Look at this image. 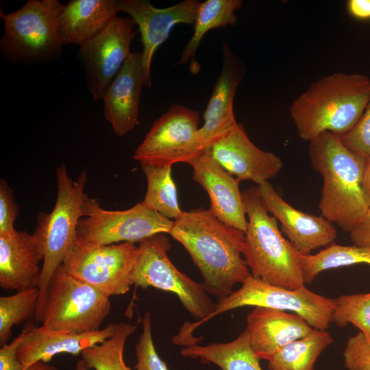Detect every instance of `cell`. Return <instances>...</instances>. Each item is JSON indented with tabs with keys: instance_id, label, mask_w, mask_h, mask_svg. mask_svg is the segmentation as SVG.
Masks as SVG:
<instances>
[{
	"instance_id": "35",
	"label": "cell",
	"mask_w": 370,
	"mask_h": 370,
	"mask_svg": "<svg viewBox=\"0 0 370 370\" xmlns=\"http://www.w3.org/2000/svg\"><path fill=\"white\" fill-rule=\"evenodd\" d=\"M29 326V322L14 340L1 347L0 370H60L53 365L42 362H36L29 367H25L19 362L16 356L17 349Z\"/></svg>"
},
{
	"instance_id": "10",
	"label": "cell",
	"mask_w": 370,
	"mask_h": 370,
	"mask_svg": "<svg viewBox=\"0 0 370 370\" xmlns=\"http://www.w3.org/2000/svg\"><path fill=\"white\" fill-rule=\"evenodd\" d=\"M83 214L78 223L77 238L96 245L140 242L157 234H169L173 223L143 202L127 210H108L87 195Z\"/></svg>"
},
{
	"instance_id": "27",
	"label": "cell",
	"mask_w": 370,
	"mask_h": 370,
	"mask_svg": "<svg viewBox=\"0 0 370 370\" xmlns=\"http://www.w3.org/2000/svg\"><path fill=\"white\" fill-rule=\"evenodd\" d=\"M147 179V191L143 201L146 206L171 220L182 214L177 188L171 175V166L141 163Z\"/></svg>"
},
{
	"instance_id": "34",
	"label": "cell",
	"mask_w": 370,
	"mask_h": 370,
	"mask_svg": "<svg viewBox=\"0 0 370 370\" xmlns=\"http://www.w3.org/2000/svg\"><path fill=\"white\" fill-rule=\"evenodd\" d=\"M343 355L347 370H370V341L360 332L349 338Z\"/></svg>"
},
{
	"instance_id": "31",
	"label": "cell",
	"mask_w": 370,
	"mask_h": 370,
	"mask_svg": "<svg viewBox=\"0 0 370 370\" xmlns=\"http://www.w3.org/2000/svg\"><path fill=\"white\" fill-rule=\"evenodd\" d=\"M332 319L340 327L352 323L370 341V293L338 297L335 299Z\"/></svg>"
},
{
	"instance_id": "4",
	"label": "cell",
	"mask_w": 370,
	"mask_h": 370,
	"mask_svg": "<svg viewBox=\"0 0 370 370\" xmlns=\"http://www.w3.org/2000/svg\"><path fill=\"white\" fill-rule=\"evenodd\" d=\"M242 196L248 217L243 255L251 274L288 289L305 285L301 254L282 236L277 219L264 207L257 187L245 189Z\"/></svg>"
},
{
	"instance_id": "3",
	"label": "cell",
	"mask_w": 370,
	"mask_h": 370,
	"mask_svg": "<svg viewBox=\"0 0 370 370\" xmlns=\"http://www.w3.org/2000/svg\"><path fill=\"white\" fill-rule=\"evenodd\" d=\"M309 142L311 164L323 181L319 203L321 216L349 232L370 208L362 189L367 159L351 151L331 132Z\"/></svg>"
},
{
	"instance_id": "11",
	"label": "cell",
	"mask_w": 370,
	"mask_h": 370,
	"mask_svg": "<svg viewBox=\"0 0 370 370\" xmlns=\"http://www.w3.org/2000/svg\"><path fill=\"white\" fill-rule=\"evenodd\" d=\"M137 249L134 243L96 245L76 237L62 264L71 274L108 296L121 295L133 285L132 273Z\"/></svg>"
},
{
	"instance_id": "39",
	"label": "cell",
	"mask_w": 370,
	"mask_h": 370,
	"mask_svg": "<svg viewBox=\"0 0 370 370\" xmlns=\"http://www.w3.org/2000/svg\"><path fill=\"white\" fill-rule=\"evenodd\" d=\"M362 189L370 206V156L366 160L364 169Z\"/></svg>"
},
{
	"instance_id": "18",
	"label": "cell",
	"mask_w": 370,
	"mask_h": 370,
	"mask_svg": "<svg viewBox=\"0 0 370 370\" xmlns=\"http://www.w3.org/2000/svg\"><path fill=\"white\" fill-rule=\"evenodd\" d=\"M145 87L142 53L132 52L105 90L103 114L119 137L132 131L139 123L140 95Z\"/></svg>"
},
{
	"instance_id": "40",
	"label": "cell",
	"mask_w": 370,
	"mask_h": 370,
	"mask_svg": "<svg viewBox=\"0 0 370 370\" xmlns=\"http://www.w3.org/2000/svg\"><path fill=\"white\" fill-rule=\"evenodd\" d=\"M74 370H88V367L86 366L83 360L81 359L77 361L76 363Z\"/></svg>"
},
{
	"instance_id": "23",
	"label": "cell",
	"mask_w": 370,
	"mask_h": 370,
	"mask_svg": "<svg viewBox=\"0 0 370 370\" xmlns=\"http://www.w3.org/2000/svg\"><path fill=\"white\" fill-rule=\"evenodd\" d=\"M119 12L117 0H70L58 16L64 45L82 46L107 27Z\"/></svg>"
},
{
	"instance_id": "16",
	"label": "cell",
	"mask_w": 370,
	"mask_h": 370,
	"mask_svg": "<svg viewBox=\"0 0 370 370\" xmlns=\"http://www.w3.org/2000/svg\"><path fill=\"white\" fill-rule=\"evenodd\" d=\"M189 164L193 170V180L208 194L211 213L226 225L245 232L247 220L241 181L214 160L208 148Z\"/></svg>"
},
{
	"instance_id": "22",
	"label": "cell",
	"mask_w": 370,
	"mask_h": 370,
	"mask_svg": "<svg viewBox=\"0 0 370 370\" xmlns=\"http://www.w3.org/2000/svg\"><path fill=\"white\" fill-rule=\"evenodd\" d=\"M44 254L32 234L17 231L0 235V286L16 291L39 286Z\"/></svg>"
},
{
	"instance_id": "20",
	"label": "cell",
	"mask_w": 370,
	"mask_h": 370,
	"mask_svg": "<svg viewBox=\"0 0 370 370\" xmlns=\"http://www.w3.org/2000/svg\"><path fill=\"white\" fill-rule=\"evenodd\" d=\"M116 327V323H112L97 331L75 334L51 330L42 325L34 326L29 322L16 356L23 366L29 367L39 362L48 363L60 354L81 355L84 349L111 337Z\"/></svg>"
},
{
	"instance_id": "38",
	"label": "cell",
	"mask_w": 370,
	"mask_h": 370,
	"mask_svg": "<svg viewBox=\"0 0 370 370\" xmlns=\"http://www.w3.org/2000/svg\"><path fill=\"white\" fill-rule=\"evenodd\" d=\"M347 8L350 15L355 18L370 19V0H349Z\"/></svg>"
},
{
	"instance_id": "14",
	"label": "cell",
	"mask_w": 370,
	"mask_h": 370,
	"mask_svg": "<svg viewBox=\"0 0 370 370\" xmlns=\"http://www.w3.org/2000/svg\"><path fill=\"white\" fill-rule=\"evenodd\" d=\"M201 3L184 0L171 7L158 8L147 0H117L119 11L127 13L138 27L145 87L150 88L152 84L151 65L155 52L175 25L195 23Z\"/></svg>"
},
{
	"instance_id": "37",
	"label": "cell",
	"mask_w": 370,
	"mask_h": 370,
	"mask_svg": "<svg viewBox=\"0 0 370 370\" xmlns=\"http://www.w3.org/2000/svg\"><path fill=\"white\" fill-rule=\"evenodd\" d=\"M349 233L355 245L370 247V208Z\"/></svg>"
},
{
	"instance_id": "21",
	"label": "cell",
	"mask_w": 370,
	"mask_h": 370,
	"mask_svg": "<svg viewBox=\"0 0 370 370\" xmlns=\"http://www.w3.org/2000/svg\"><path fill=\"white\" fill-rule=\"evenodd\" d=\"M247 323L253 352L260 360H267L314 329L296 314L263 307H254L247 315Z\"/></svg>"
},
{
	"instance_id": "13",
	"label": "cell",
	"mask_w": 370,
	"mask_h": 370,
	"mask_svg": "<svg viewBox=\"0 0 370 370\" xmlns=\"http://www.w3.org/2000/svg\"><path fill=\"white\" fill-rule=\"evenodd\" d=\"M131 17L117 16L95 38L79 47L78 57L85 82L94 101L103 95L126 61L133 38L138 32Z\"/></svg>"
},
{
	"instance_id": "25",
	"label": "cell",
	"mask_w": 370,
	"mask_h": 370,
	"mask_svg": "<svg viewBox=\"0 0 370 370\" xmlns=\"http://www.w3.org/2000/svg\"><path fill=\"white\" fill-rule=\"evenodd\" d=\"M241 0H207L201 2L194 23L192 37L184 47L178 64H184L191 60L193 71H199L197 62L194 60L197 49L204 35L210 29L235 25L237 16L235 11L242 5Z\"/></svg>"
},
{
	"instance_id": "7",
	"label": "cell",
	"mask_w": 370,
	"mask_h": 370,
	"mask_svg": "<svg viewBox=\"0 0 370 370\" xmlns=\"http://www.w3.org/2000/svg\"><path fill=\"white\" fill-rule=\"evenodd\" d=\"M56 175L57 197L53 209L49 213L42 211L38 213L33 233L40 243L44 254L38 306L43 299L50 278L62 264L66 252L76 238L78 223L84 217L86 171H83L73 181L62 163L56 169Z\"/></svg>"
},
{
	"instance_id": "28",
	"label": "cell",
	"mask_w": 370,
	"mask_h": 370,
	"mask_svg": "<svg viewBox=\"0 0 370 370\" xmlns=\"http://www.w3.org/2000/svg\"><path fill=\"white\" fill-rule=\"evenodd\" d=\"M365 263L370 265V247L330 244L314 255H300V266L304 284H310L321 271Z\"/></svg>"
},
{
	"instance_id": "19",
	"label": "cell",
	"mask_w": 370,
	"mask_h": 370,
	"mask_svg": "<svg viewBox=\"0 0 370 370\" xmlns=\"http://www.w3.org/2000/svg\"><path fill=\"white\" fill-rule=\"evenodd\" d=\"M222 53L221 71L204 112V124L199 130L205 149L237 124L234 99L236 88L244 77V69L239 58L225 42Z\"/></svg>"
},
{
	"instance_id": "17",
	"label": "cell",
	"mask_w": 370,
	"mask_h": 370,
	"mask_svg": "<svg viewBox=\"0 0 370 370\" xmlns=\"http://www.w3.org/2000/svg\"><path fill=\"white\" fill-rule=\"evenodd\" d=\"M267 211L281 223L282 232L303 255L331 244L336 237L333 223L322 216L304 212L288 204L269 182L257 186Z\"/></svg>"
},
{
	"instance_id": "15",
	"label": "cell",
	"mask_w": 370,
	"mask_h": 370,
	"mask_svg": "<svg viewBox=\"0 0 370 370\" xmlns=\"http://www.w3.org/2000/svg\"><path fill=\"white\" fill-rule=\"evenodd\" d=\"M208 149L214 160L240 181L259 185L278 175L283 166L279 156L256 147L238 123Z\"/></svg>"
},
{
	"instance_id": "24",
	"label": "cell",
	"mask_w": 370,
	"mask_h": 370,
	"mask_svg": "<svg viewBox=\"0 0 370 370\" xmlns=\"http://www.w3.org/2000/svg\"><path fill=\"white\" fill-rule=\"evenodd\" d=\"M180 352L183 357L212 363L221 370H262L260 359L251 348L246 330L230 342L207 345L195 344L182 348Z\"/></svg>"
},
{
	"instance_id": "5",
	"label": "cell",
	"mask_w": 370,
	"mask_h": 370,
	"mask_svg": "<svg viewBox=\"0 0 370 370\" xmlns=\"http://www.w3.org/2000/svg\"><path fill=\"white\" fill-rule=\"evenodd\" d=\"M63 5L58 0H29L13 12L0 10L4 25L0 50L4 58L25 65L58 59L64 45L58 25Z\"/></svg>"
},
{
	"instance_id": "29",
	"label": "cell",
	"mask_w": 370,
	"mask_h": 370,
	"mask_svg": "<svg viewBox=\"0 0 370 370\" xmlns=\"http://www.w3.org/2000/svg\"><path fill=\"white\" fill-rule=\"evenodd\" d=\"M136 326L129 323H116L114 334L103 343L84 349L82 360L94 370H131L124 360L127 339L136 331Z\"/></svg>"
},
{
	"instance_id": "9",
	"label": "cell",
	"mask_w": 370,
	"mask_h": 370,
	"mask_svg": "<svg viewBox=\"0 0 370 370\" xmlns=\"http://www.w3.org/2000/svg\"><path fill=\"white\" fill-rule=\"evenodd\" d=\"M132 280L143 289L149 286L175 293L183 306L199 321L214 309L203 284L180 272L168 256L171 244L164 234H157L139 242Z\"/></svg>"
},
{
	"instance_id": "1",
	"label": "cell",
	"mask_w": 370,
	"mask_h": 370,
	"mask_svg": "<svg viewBox=\"0 0 370 370\" xmlns=\"http://www.w3.org/2000/svg\"><path fill=\"white\" fill-rule=\"evenodd\" d=\"M169 234L190 254L208 293L223 298L251 275L243 255L245 232L221 222L208 209L184 211Z\"/></svg>"
},
{
	"instance_id": "33",
	"label": "cell",
	"mask_w": 370,
	"mask_h": 370,
	"mask_svg": "<svg viewBox=\"0 0 370 370\" xmlns=\"http://www.w3.org/2000/svg\"><path fill=\"white\" fill-rule=\"evenodd\" d=\"M339 137L344 145L355 154L365 159L370 156V99L354 127Z\"/></svg>"
},
{
	"instance_id": "6",
	"label": "cell",
	"mask_w": 370,
	"mask_h": 370,
	"mask_svg": "<svg viewBox=\"0 0 370 370\" xmlns=\"http://www.w3.org/2000/svg\"><path fill=\"white\" fill-rule=\"evenodd\" d=\"M109 297L60 264L50 278L34 317L53 330L75 334L97 331L110 312Z\"/></svg>"
},
{
	"instance_id": "36",
	"label": "cell",
	"mask_w": 370,
	"mask_h": 370,
	"mask_svg": "<svg viewBox=\"0 0 370 370\" xmlns=\"http://www.w3.org/2000/svg\"><path fill=\"white\" fill-rule=\"evenodd\" d=\"M19 208L14 192L8 182L0 180V235L12 234L16 231L14 222L18 217Z\"/></svg>"
},
{
	"instance_id": "8",
	"label": "cell",
	"mask_w": 370,
	"mask_h": 370,
	"mask_svg": "<svg viewBox=\"0 0 370 370\" xmlns=\"http://www.w3.org/2000/svg\"><path fill=\"white\" fill-rule=\"evenodd\" d=\"M335 299L317 294L305 285L288 289L269 284L251 274L237 291L219 299L214 310L204 319L193 323L186 333L225 312L243 306L263 307L293 312L303 318L312 328L325 330L332 322Z\"/></svg>"
},
{
	"instance_id": "2",
	"label": "cell",
	"mask_w": 370,
	"mask_h": 370,
	"mask_svg": "<svg viewBox=\"0 0 370 370\" xmlns=\"http://www.w3.org/2000/svg\"><path fill=\"white\" fill-rule=\"evenodd\" d=\"M370 99V78L360 73L323 76L297 97L290 115L298 136L311 140L323 132L341 136L352 130Z\"/></svg>"
},
{
	"instance_id": "12",
	"label": "cell",
	"mask_w": 370,
	"mask_h": 370,
	"mask_svg": "<svg viewBox=\"0 0 370 370\" xmlns=\"http://www.w3.org/2000/svg\"><path fill=\"white\" fill-rule=\"evenodd\" d=\"M199 122L197 111L172 105L154 121L133 158L140 164L161 166L189 164L205 150L199 136Z\"/></svg>"
},
{
	"instance_id": "32",
	"label": "cell",
	"mask_w": 370,
	"mask_h": 370,
	"mask_svg": "<svg viewBox=\"0 0 370 370\" xmlns=\"http://www.w3.org/2000/svg\"><path fill=\"white\" fill-rule=\"evenodd\" d=\"M135 354L136 370H168L154 346L149 312H145L143 315V331L136 345Z\"/></svg>"
},
{
	"instance_id": "30",
	"label": "cell",
	"mask_w": 370,
	"mask_h": 370,
	"mask_svg": "<svg viewBox=\"0 0 370 370\" xmlns=\"http://www.w3.org/2000/svg\"><path fill=\"white\" fill-rule=\"evenodd\" d=\"M40 291L38 287L17 291L0 297V345L3 346L12 335V328L34 314Z\"/></svg>"
},
{
	"instance_id": "26",
	"label": "cell",
	"mask_w": 370,
	"mask_h": 370,
	"mask_svg": "<svg viewBox=\"0 0 370 370\" xmlns=\"http://www.w3.org/2000/svg\"><path fill=\"white\" fill-rule=\"evenodd\" d=\"M334 341L326 330L313 329L308 335L286 345L268 360L269 370H314L321 354Z\"/></svg>"
}]
</instances>
